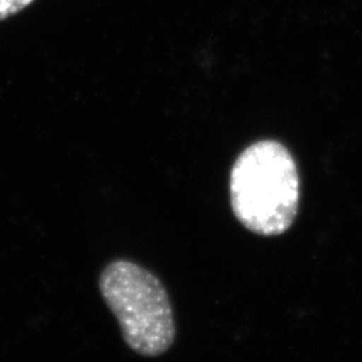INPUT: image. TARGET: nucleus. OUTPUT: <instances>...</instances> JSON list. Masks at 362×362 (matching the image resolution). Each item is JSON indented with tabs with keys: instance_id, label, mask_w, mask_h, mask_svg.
Masks as SVG:
<instances>
[{
	"instance_id": "7ed1b4c3",
	"label": "nucleus",
	"mask_w": 362,
	"mask_h": 362,
	"mask_svg": "<svg viewBox=\"0 0 362 362\" xmlns=\"http://www.w3.org/2000/svg\"><path fill=\"white\" fill-rule=\"evenodd\" d=\"M34 1L35 0H0V22L25 11Z\"/></svg>"
},
{
	"instance_id": "f257e3e1",
	"label": "nucleus",
	"mask_w": 362,
	"mask_h": 362,
	"mask_svg": "<svg viewBox=\"0 0 362 362\" xmlns=\"http://www.w3.org/2000/svg\"><path fill=\"white\" fill-rule=\"evenodd\" d=\"M231 206L247 230L262 236L286 233L297 218L299 176L285 145L263 140L236 158L230 177Z\"/></svg>"
},
{
	"instance_id": "f03ea898",
	"label": "nucleus",
	"mask_w": 362,
	"mask_h": 362,
	"mask_svg": "<svg viewBox=\"0 0 362 362\" xmlns=\"http://www.w3.org/2000/svg\"><path fill=\"white\" fill-rule=\"evenodd\" d=\"M100 291L130 349L156 357L172 346L176 336L172 306L152 272L129 260H115L101 274Z\"/></svg>"
}]
</instances>
